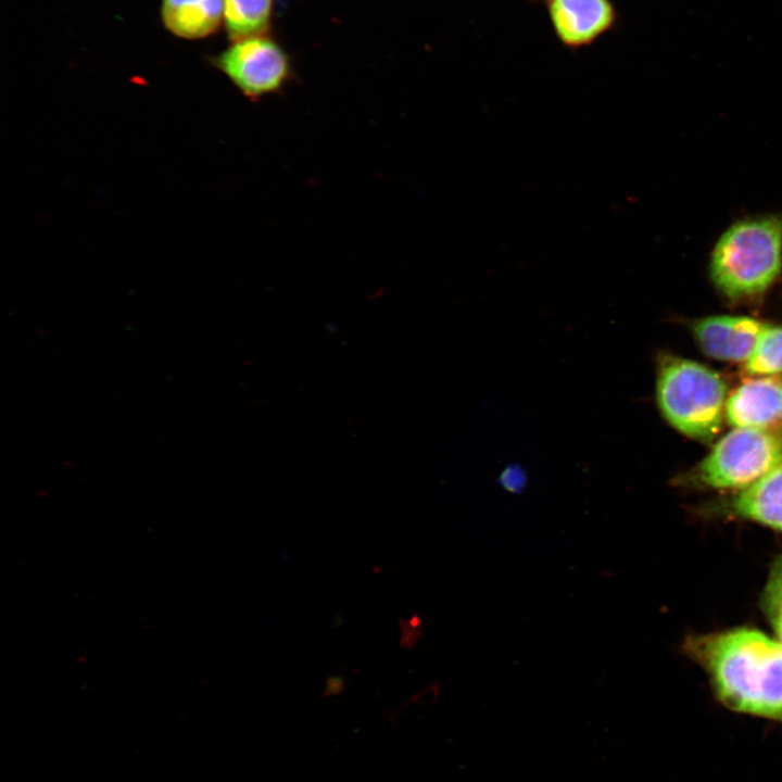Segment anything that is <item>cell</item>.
Segmentation results:
<instances>
[{"mask_svg":"<svg viewBox=\"0 0 782 782\" xmlns=\"http://www.w3.org/2000/svg\"><path fill=\"white\" fill-rule=\"evenodd\" d=\"M726 510L782 531V463L733 496Z\"/></svg>","mask_w":782,"mask_h":782,"instance_id":"9","label":"cell"},{"mask_svg":"<svg viewBox=\"0 0 782 782\" xmlns=\"http://www.w3.org/2000/svg\"><path fill=\"white\" fill-rule=\"evenodd\" d=\"M526 481L525 474L518 468H506L499 479L501 487L510 493H520L526 487Z\"/></svg>","mask_w":782,"mask_h":782,"instance_id":"14","label":"cell"},{"mask_svg":"<svg viewBox=\"0 0 782 782\" xmlns=\"http://www.w3.org/2000/svg\"><path fill=\"white\" fill-rule=\"evenodd\" d=\"M766 323L749 316L712 315L693 323L692 332L708 356L745 362L751 355Z\"/></svg>","mask_w":782,"mask_h":782,"instance_id":"7","label":"cell"},{"mask_svg":"<svg viewBox=\"0 0 782 782\" xmlns=\"http://www.w3.org/2000/svg\"><path fill=\"white\" fill-rule=\"evenodd\" d=\"M760 603L777 640L782 644V554L772 564Z\"/></svg>","mask_w":782,"mask_h":782,"instance_id":"13","label":"cell"},{"mask_svg":"<svg viewBox=\"0 0 782 782\" xmlns=\"http://www.w3.org/2000/svg\"><path fill=\"white\" fill-rule=\"evenodd\" d=\"M535 1H539V0H535ZM545 1H546V0H545Z\"/></svg>","mask_w":782,"mask_h":782,"instance_id":"15","label":"cell"},{"mask_svg":"<svg viewBox=\"0 0 782 782\" xmlns=\"http://www.w3.org/2000/svg\"><path fill=\"white\" fill-rule=\"evenodd\" d=\"M211 63L251 102L280 93L294 78L290 55L269 35L232 41Z\"/></svg>","mask_w":782,"mask_h":782,"instance_id":"5","label":"cell"},{"mask_svg":"<svg viewBox=\"0 0 782 782\" xmlns=\"http://www.w3.org/2000/svg\"><path fill=\"white\" fill-rule=\"evenodd\" d=\"M551 27L569 50L590 47L617 24L613 0H546Z\"/></svg>","mask_w":782,"mask_h":782,"instance_id":"6","label":"cell"},{"mask_svg":"<svg viewBox=\"0 0 782 782\" xmlns=\"http://www.w3.org/2000/svg\"><path fill=\"white\" fill-rule=\"evenodd\" d=\"M724 416L734 428L768 429L782 422V380L751 379L727 399Z\"/></svg>","mask_w":782,"mask_h":782,"instance_id":"8","label":"cell"},{"mask_svg":"<svg viewBox=\"0 0 782 782\" xmlns=\"http://www.w3.org/2000/svg\"><path fill=\"white\" fill-rule=\"evenodd\" d=\"M161 20L177 37L205 38L224 21V0H162Z\"/></svg>","mask_w":782,"mask_h":782,"instance_id":"10","label":"cell"},{"mask_svg":"<svg viewBox=\"0 0 782 782\" xmlns=\"http://www.w3.org/2000/svg\"><path fill=\"white\" fill-rule=\"evenodd\" d=\"M727 384L718 373L688 358L661 354L657 362L656 401L679 432L710 441L720 431Z\"/></svg>","mask_w":782,"mask_h":782,"instance_id":"3","label":"cell"},{"mask_svg":"<svg viewBox=\"0 0 782 782\" xmlns=\"http://www.w3.org/2000/svg\"><path fill=\"white\" fill-rule=\"evenodd\" d=\"M744 370L754 376L782 373V327L767 324L744 362Z\"/></svg>","mask_w":782,"mask_h":782,"instance_id":"12","label":"cell"},{"mask_svg":"<svg viewBox=\"0 0 782 782\" xmlns=\"http://www.w3.org/2000/svg\"><path fill=\"white\" fill-rule=\"evenodd\" d=\"M683 652L728 709L782 723V644L746 627L688 636Z\"/></svg>","mask_w":782,"mask_h":782,"instance_id":"1","label":"cell"},{"mask_svg":"<svg viewBox=\"0 0 782 782\" xmlns=\"http://www.w3.org/2000/svg\"><path fill=\"white\" fill-rule=\"evenodd\" d=\"M782 266V216L747 218L718 240L710 261L715 286L729 299L764 293Z\"/></svg>","mask_w":782,"mask_h":782,"instance_id":"2","label":"cell"},{"mask_svg":"<svg viewBox=\"0 0 782 782\" xmlns=\"http://www.w3.org/2000/svg\"><path fill=\"white\" fill-rule=\"evenodd\" d=\"M782 463V432L734 428L699 463L694 479L711 489H745Z\"/></svg>","mask_w":782,"mask_h":782,"instance_id":"4","label":"cell"},{"mask_svg":"<svg viewBox=\"0 0 782 782\" xmlns=\"http://www.w3.org/2000/svg\"><path fill=\"white\" fill-rule=\"evenodd\" d=\"M275 0H224V25L231 41L268 35Z\"/></svg>","mask_w":782,"mask_h":782,"instance_id":"11","label":"cell"}]
</instances>
